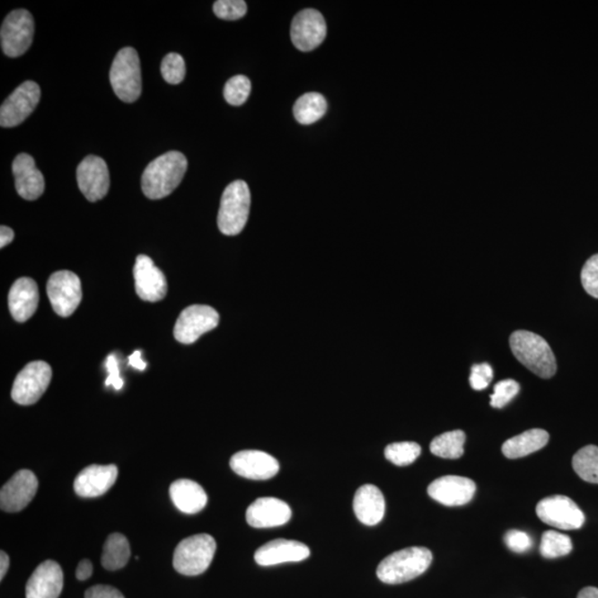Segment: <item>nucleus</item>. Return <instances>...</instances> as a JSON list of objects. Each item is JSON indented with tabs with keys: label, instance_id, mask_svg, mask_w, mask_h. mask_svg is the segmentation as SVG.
I'll list each match as a JSON object with an SVG mask.
<instances>
[{
	"label": "nucleus",
	"instance_id": "obj_25",
	"mask_svg": "<svg viewBox=\"0 0 598 598\" xmlns=\"http://www.w3.org/2000/svg\"><path fill=\"white\" fill-rule=\"evenodd\" d=\"M354 511L357 519L365 525H376L382 522L386 511L383 492L374 484H365L356 492Z\"/></svg>",
	"mask_w": 598,
	"mask_h": 598
},
{
	"label": "nucleus",
	"instance_id": "obj_7",
	"mask_svg": "<svg viewBox=\"0 0 598 598\" xmlns=\"http://www.w3.org/2000/svg\"><path fill=\"white\" fill-rule=\"evenodd\" d=\"M35 22L26 9H17L4 18L0 31L4 54L17 58L25 54L32 44Z\"/></svg>",
	"mask_w": 598,
	"mask_h": 598
},
{
	"label": "nucleus",
	"instance_id": "obj_16",
	"mask_svg": "<svg viewBox=\"0 0 598 598\" xmlns=\"http://www.w3.org/2000/svg\"><path fill=\"white\" fill-rule=\"evenodd\" d=\"M233 471L251 480H268L277 476L279 463L272 455L259 450H243L230 462Z\"/></svg>",
	"mask_w": 598,
	"mask_h": 598
},
{
	"label": "nucleus",
	"instance_id": "obj_14",
	"mask_svg": "<svg viewBox=\"0 0 598 598\" xmlns=\"http://www.w3.org/2000/svg\"><path fill=\"white\" fill-rule=\"evenodd\" d=\"M80 191L90 202H97L107 196L110 188L106 161L96 155H89L82 161L77 169Z\"/></svg>",
	"mask_w": 598,
	"mask_h": 598
},
{
	"label": "nucleus",
	"instance_id": "obj_32",
	"mask_svg": "<svg viewBox=\"0 0 598 598\" xmlns=\"http://www.w3.org/2000/svg\"><path fill=\"white\" fill-rule=\"evenodd\" d=\"M571 538L558 531H547L541 541L540 553L545 558H557L571 553Z\"/></svg>",
	"mask_w": 598,
	"mask_h": 598
},
{
	"label": "nucleus",
	"instance_id": "obj_41",
	"mask_svg": "<svg viewBox=\"0 0 598 598\" xmlns=\"http://www.w3.org/2000/svg\"><path fill=\"white\" fill-rule=\"evenodd\" d=\"M109 376L106 381V386H112L116 391H120L123 387V381L120 377V370L115 355L109 356L106 363Z\"/></svg>",
	"mask_w": 598,
	"mask_h": 598
},
{
	"label": "nucleus",
	"instance_id": "obj_40",
	"mask_svg": "<svg viewBox=\"0 0 598 598\" xmlns=\"http://www.w3.org/2000/svg\"><path fill=\"white\" fill-rule=\"evenodd\" d=\"M507 548L515 553H524L532 548V539L523 531L511 530L505 536Z\"/></svg>",
	"mask_w": 598,
	"mask_h": 598
},
{
	"label": "nucleus",
	"instance_id": "obj_46",
	"mask_svg": "<svg viewBox=\"0 0 598 598\" xmlns=\"http://www.w3.org/2000/svg\"><path fill=\"white\" fill-rule=\"evenodd\" d=\"M9 568V557L4 550L0 552V580H4Z\"/></svg>",
	"mask_w": 598,
	"mask_h": 598
},
{
	"label": "nucleus",
	"instance_id": "obj_38",
	"mask_svg": "<svg viewBox=\"0 0 598 598\" xmlns=\"http://www.w3.org/2000/svg\"><path fill=\"white\" fill-rule=\"evenodd\" d=\"M581 279L588 295L598 298V254L592 256L584 265Z\"/></svg>",
	"mask_w": 598,
	"mask_h": 598
},
{
	"label": "nucleus",
	"instance_id": "obj_22",
	"mask_svg": "<svg viewBox=\"0 0 598 598\" xmlns=\"http://www.w3.org/2000/svg\"><path fill=\"white\" fill-rule=\"evenodd\" d=\"M64 587V573L55 561L36 568L26 585V598H58Z\"/></svg>",
	"mask_w": 598,
	"mask_h": 598
},
{
	"label": "nucleus",
	"instance_id": "obj_24",
	"mask_svg": "<svg viewBox=\"0 0 598 598\" xmlns=\"http://www.w3.org/2000/svg\"><path fill=\"white\" fill-rule=\"evenodd\" d=\"M40 292L35 281L31 278L22 277L13 283L8 295L9 311L19 322H23L35 314Z\"/></svg>",
	"mask_w": 598,
	"mask_h": 598
},
{
	"label": "nucleus",
	"instance_id": "obj_15",
	"mask_svg": "<svg viewBox=\"0 0 598 598\" xmlns=\"http://www.w3.org/2000/svg\"><path fill=\"white\" fill-rule=\"evenodd\" d=\"M38 490V479L31 470H21L12 477L0 491V507L3 511H22L30 505Z\"/></svg>",
	"mask_w": 598,
	"mask_h": 598
},
{
	"label": "nucleus",
	"instance_id": "obj_43",
	"mask_svg": "<svg viewBox=\"0 0 598 598\" xmlns=\"http://www.w3.org/2000/svg\"><path fill=\"white\" fill-rule=\"evenodd\" d=\"M93 567L92 563L89 559H83L79 563L77 567V572H75V576H77L79 581H85L92 576Z\"/></svg>",
	"mask_w": 598,
	"mask_h": 598
},
{
	"label": "nucleus",
	"instance_id": "obj_31",
	"mask_svg": "<svg viewBox=\"0 0 598 598\" xmlns=\"http://www.w3.org/2000/svg\"><path fill=\"white\" fill-rule=\"evenodd\" d=\"M573 469L582 480L598 484V447L586 445L573 457Z\"/></svg>",
	"mask_w": 598,
	"mask_h": 598
},
{
	"label": "nucleus",
	"instance_id": "obj_20",
	"mask_svg": "<svg viewBox=\"0 0 598 598\" xmlns=\"http://www.w3.org/2000/svg\"><path fill=\"white\" fill-rule=\"evenodd\" d=\"M311 550L307 545L298 541L277 539L260 547L255 553V561L260 567L301 562L310 558Z\"/></svg>",
	"mask_w": 598,
	"mask_h": 598
},
{
	"label": "nucleus",
	"instance_id": "obj_18",
	"mask_svg": "<svg viewBox=\"0 0 598 598\" xmlns=\"http://www.w3.org/2000/svg\"><path fill=\"white\" fill-rule=\"evenodd\" d=\"M476 491V483L471 479L459 476L438 478L428 487L430 497L447 506L467 505L472 500Z\"/></svg>",
	"mask_w": 598,
	"mask_h": 598
},
{
	"label": "nucleus",
	"instance_id": "obj_19",
	"mask_svg": "<svg viewBox=\"0 0 598 598\" xmlns=\"http://www.w3.org/2000/svg\"><path fill=\"white\" fill-rule=\"evenodd\" d=\"M292 517L291 507L277 497H259L246 511L248 523L256 529L277 528Z\"/></svg>",
	"mask_w": 598,
	"mask_h": 598
},
{
	"label": "nucleus",
	"instance_id": "obj_6",
	"mask_svg": "<svg viewBox=\"0 0 598 598\" xmlns=\"http://www.w3.org/2000/svg\"><path fill=\"white\" fill-rule=\"evenodd\" d=\"M110 83L123 102H135L141 96V66L136 49L126 47L118 52L111 66Z\"/></svg>",
	"mask_w": 598,
	"mask_h": 598
},
{
	"label": "nucleus",
	"instance_id": "obj_21",
	"mask_svg": "<svg viewBox=\"0 0 598 598\" xmlns=\"http://www.w3.org/2000/svg\"><path fill=\"white\" fill-rule=\"evenodd\" d=\"M117 478L118 468L115 464L90 465L75 478V491L82 497H97L110 490Z\"/></svg>",
	"mask_w": 598,
	"mask_h": 598
},
{
	"label": "nucleus",
	"instance_id": "obj_30",
	"mask_svg": "<svg viewBox=\"0 0 598 598\" xmlns=\"http://www.w3.org/2000/svg\"><path fill=\"white\" fill-rule=\"evenodd\" d=\"M465 434L462 430L445 432L430 444L432 454L444 459H459L464 453Z\"/></svg>",
	"mask_w": 598,
	"mask_h": 598
},
{
	"label": "nucleus",
	"instance_id": "obj_5",
	"mask_svg": "<svg viewBox=\"0 0 598 598\" xmlns=\"http://www.w3.org/2000/svg\"><path fill=\"white\" fill-rule=\"evenodd\" d=\"M216 552L213 536L198 534L180 542L173 555L175 571L187 576H197L207 571Z\"/></svg>",
	"mask_w": 598,
	"mask_h": 598
},
{
	"label": "nucleus",
	"instance_id": "obj_37",
	"mask_svg": "<svg viewBox=\"0 0 598 598\" xmlns=\"http://www.w3.org/2000/svg\"><path fill=\"white\" fill-rule=\"evenodd\" d=\"M216 17L224 21H237L246 15L248 6L243 0H218L213 6Z\"/></svg>",
	"mask_w": 598,
	"mask_h": 598
},
{
	"label": "nucleus",
	"instance_id": "obj_44",
	"mask_svg": "<svg viewBox=\"0 0 598 598\" xmlns=\"http://www.w3.org/2000/svg\"><path fill=\"white\" fill-rule=\"evenodd\" d=\"M15 237V233L11 227L3 225L0 227V248L4 249V246L11 244Z\"/></svg>",
	"mask_w": 598,
	"mask_h": 598
},
{
	"label": "nucleus",
	"instance_id": "obj_3",
	"mask_svg": "<svg viewBox=\"0 0 598 598\" xmlns=\"http://www.w3.org/2000/svg\"><path fill=\"white\" fill-rule=\"evenodd\" d=\"M431 562L432 553L427 548L402 549L383 559L377 567V576L391 585L409 582L424 574Z\"/></svg>",
	"mask_w": 598,
	"mask_h": 598
},
{
	"label": "nucleus",
	"instance_id": "obj_36",
	"mask_svg": "<svg viewBox=\"0 0 598 598\" xmlns=\"http://www.w3.org/2000/svg\"><path fill=\"white\" fill-rule=\"evenodd\" d=\"M519 392L520 384L514 381V379H506V381L498 382L495 386V393L491 395V406L501 409V408L506 407L507 403L514 400Z\"/></svg>",
	"mask_w": 598,
	"mask_h": 598
},
{
	"label": "nucleus",
	"instance_id": "obj_9",
	"mask_svg": "<svg viewBox=\"0 0 598 598\" xmlns=\"http://www.w3.org/2000/svg\"><path fill=\"white\" fill-rule=\"evenodd\" d=\"M47 294L56 314L69 317L82 302V282L70 270H60L51 275L47 284Z\"/></svg>",
	"mask_w": 598,
	"mask_h": 598
},
{
	"label": "nucleus",
	"instance_id": "obj_4",
	"mask_svg": "<svg viewBox=\"0 0 598 598\" xmlns=\"http://www.w3.org/2000/svg\"><path fill=\"white\" fill-rule=\"evenodd\" d=\"M251 207V192L244 181L232 182L224 189L218 211V229L224 235H237L248 223Z\"/></svg>",
	"mask_w": 598,
	"mask_h": 598
},
{
	"label": "nucleus",
	"instance_id": "obj_17",
	"mask_svg": "<svg viewBox=\"0 0 598 598\" xmlns=\"http://www.w3.org/2000/svg\"><path fill=\"white\" fill-rule=\"evenodd\" d=\"M133 275H135L136 292L141 299L154 303L165 297L168 284L164 274L156 268L149 256H137Z\"/></svg>",
	"mask_w": 598,
	"mask_h": 598
},
{
	"label": "nucleus",
	"instance_id": "obj_27",
	"mask_svg": "<svg viewBox=\"0 0 598 598\" xmlns=\"http://www.w3.org/2000/svg\"><path fill=\"white\" fill-rule=\"evenodd\" d=\"M550 435L543 429H531L506 440L502 445V453L509 459L526 457L543 449L549 444Z\"/></svg>",
	"mask_w": 598,
	"mask_h": 598
},
{
	"label": "nucleus",
	"instance_id": "obj_8",
	"mask_svg": "<svg viewBox=\"0 0 598 598\" xmlns=\"http://www.w3.org/2000/svg\"><path fill=\"white\" fill-rule=\"evenodd\" d=\"M536 514L545 524L559 530L581 529L585 515L576 502L565 496H552L543 498L536 506Z\"/></svg>",
	"mask_w": 598,
	"mask_h": 598
},
{
	"label": "nucleus",
	"instance_id": "obj_35",
	"mask_svg": "<svg viewBox=\"0 0 598 598\" xmlns=\"http://www.w3.org/2000/svg\"><path fill=\"white\" fill-rule=\"evenodd\" d=\"M185 63L182 56L177 52L166 55L161 64V73L166 83L170 84H181L185 77Z\"/></svg>",
	"mask_w": 598,
	"mask_h": 598
},
{
	"label": "nucleus",
	"instance_id": "obj_2",
	"mask_svg": "<svg viewBox=\"0 0 598 598\" xmlns=\"http://www.w3.org/2000/svg\"><path fill=\"white\" fill-rule=\"evenodd\" d=\"M510 347L522 365L543 379L557 373V359L547 340L534 332L517 330L510 337Z\"/></svg>",
	"mask_w": 598,
	"mask_h": 598
},
{
	"label": "nucleus",
	"instance_id": "obj_47",
	"mask_svg": "<svg viewBox=\"0 0 598 598\" xmlns=\"http://www.w3.org/2000/svg\"><path fill=\"white\" fill-rule=\"evenodd\" d=\"M577 598H598V588L596 587H585L578 593Z\"/></svg>",
	"mask_w": 598,
	"mask_h": 598
},
{
	"label": "nucleus",
	"instance_id": "obj_34",
	"mask_svg": "<svg viewBox=\"0 0 598 598\" xmlns=\"http://www.w3.org/2000/svg\"><path fill=\"white\" fill-rule=\"evenodd\" d=\"M251 84L245 75H235L226 83L224 87V98L226 102L232 106H242L249 99Z\"/></svg>",
	"mask_w": 598,
	"mask_h": 598
},
{
	"label": "nucleus",
	"instance_id": "obj_12",
	"mask_svg": "<svg viewBox=\"0 0 598 598\" xmlns=\"http://www.w3.org/2000/svg\"><path fill=\"white\" fill-rule=\"evenodd\" d=\"M40 88L36 83L19 85L0 108V126L13 128L21 125L35 110L40 100Z\"/></svg>",
	"mask_w": 598,
	"mask_h": 598
},
{
	"label": "nucleus",
	"instance_id": "obj_28",
	"mask_svg": "<svg viewBox=\"0 0 598 598\" xmlns=\"http://www.w3.org/2000/svg\"><path fill=\"white\" fill-rule=\"evenodd\" d=\"M131 555L129 541L125 535L113 533L104 543L101 558L102 567L108 571H117L126 567Z\"/></svg>",
	"mask_w": 598,
	"mask_h": 598
},
{
	"label": "nucleus",
	"instance_id": "obj_45",
	"mask_svg": "<svg viewBox=\"0 0 598 598\" xmlns=\"http://www.w3.org/2000/svg\"><path fill=\"white\" fill-rule=\"evenodd\" d=\"M129 365L131 367L136 368L137 370H145L146 367V364L142 360L141 357V351L140 350H136L135 353H133L130 357H129Z\"/></svg>",
	"mask_w": 598,
	"mask_h": 598
},
{
	"label": "nucleus",
	"instance_id": "obj_42",
	"mask_svg": "<svg viewBox=\"0 0 598 598\" xmlns=\"http://www.w3.org/2000/svg\"><path fill=\"white\" fill-rule=\"evenodd\" d=\"M84 598H125L120 591L109 585H96L85 592Z\"/></svg>",
	"mask_w": 598,
	"mask_h": 598
},
{
	"label": "nucleus",
	"instance_id": "obj_1",
	"mask_svg": "<svg viewBox=\"0 0 598 598\" xmlns=\"http://www.w3.org/2000/svg\"><path fill=\"white\" fill-rule=\"evenodd\" d=\"M187 169L188 160L181 152L160 155L146 166L141 180L142 191L150 199L168 197L182 182Z\"/></svg>",
	"mask_w": 598,
	"mask_h": 598
},
{
	"label": "nucleus",
	"instance_id": "obj_13",
	"mask_svg": "<svg viewBox=\"0 0 598 598\" xmlns=\"http://www.w3.org/2000/svg\"><path fill=\"white\" fill-rule=\"evenodd\" d=\"M327 26L324 17L316 9L298 13L292 22L291 37L294 46L301 51H312L325 40Z\"/></svg>",
	"mask_w": 598,
	"mask_h": 598
},
{
	"label": "nucleus",
	"instance_id": "obj_33",
	"mask_svg": "<svg viewBox=\"0 0 598 598\" xmlns=\"http://www.w3.org/2000/svg\"><path fill=\"white\" fill-rule=\"evenodd\" d=\"M421 454V447L416 443H395L384 449V457L398 467H406L414 463Z\"/></svg>",
	"mask_w": 598,
	"mask_h": 598
},
{
	"label": "nucleus",
	"instance_id": "obj_26",
	"mask_svg": "<svg viewBox=\"0 0 598 598\" xmlns=\"http://www.w3.org/2000/svg\"><path fill=\"white\" fill-rule=\"evenodd\" d=\"M170 497L173 505L183 514H196L206 507L207 495L198 483L181 479L171 484Z\"/></svg>",
	"mask_w": 598,
	"mask_h": 598
},
{
	"label": "nucleus",
	"instance_id": "obj_10",
	"mask_svg": "<svg viewBox=\"0 0 598 598\" xmlns=\"http://www.w3.org/2000/svg\"><path fill=\"white\" fill-rule=\"evenodd\" d=\"M51 368L45 362L28 364L13 383L12 398L18 405L30 406L44 395L51 382Z\"/></svg>",
	"mask_w": 598,
	"mask_h": 598
},
{
	"label": "nucleus",
	"instance_id": "obj_39",
	"mask_svg": "<svg viewBox=\"0 0 598 598\" xmlns=\"http://www.w3.org/2000/svg\"><path fill=\"white\" fill-rule=\"evenodd\" d=\"M493 379V369L490 365L483 363L473 365L470 374V384L474 391H483Z\"/></svg>",
	"mask_w": 598,
	"mask_h": 598
},
{
	"label": "nucleus",
	"instance_id": "obj_23",
	"mask_svg": "<svg viewBox=\"0 0 598 598\" xmlns=\"http://www.w3.org/2000/svg\"><path fill=\"white\" fill-rule=\"evenodd\" d=\"M13 173L19 196L27 201H35L42 196L45 191L44 175L36 168L31 155L18 154L13 163Z\"/></svg>",
	"mask_w": 598,
	"mask_h": 598
},
{
	"label": "nucleus",
	"instance_id": "obj_11",
	"mask_svg": "<svg viewBox=\"0 0 598 598\" xmlns=\"http://www.w3.org/2000/svg\"><path fill=\"white\" fill-rule=\"evenodd\" d=\"M220 321L218 312L211 306L192 305L180 314L174 327L175 339L182 344H193L199 337L216 329Z\"/></svg>",
	"mask_w": 598,
	"mask_h": 598
},
{
	"label": "nucleus",
	"instance_id": "obj_29",
	"mask_svg": "<svg viewBox=\"0 0 598 598\" xmlns=\"http://www.w3.org/2000/svg\"><path fill=\"white\" fill-rule=\"evenodd\" d=\"M327 111L326 99L317 92L305 93L294 106V116L301 125H312L321 120Z\"/></svg>",
	"mask_w": 598,
	"mask_h": 598
}]
</instances>
